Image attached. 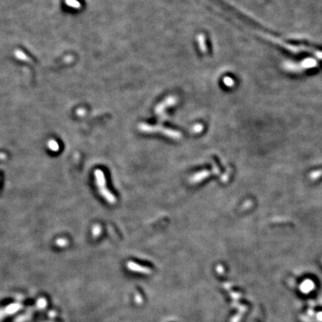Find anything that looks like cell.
I'll use <instances>...</instances> for the list:
<instances>
[{
	"mask_svg": "<svg viewBox=\"0 0 322 322\" xmlns=\"http://www.w3.org/2000/svg\"><path fill=\"white\" fill-rule=\"evenodd\" d=\"M127 268L132 270L133 272H137V273H141V274H146L149 275L151 273V269H150L147 267H142V266L139 265L137 263H134L133 261H129L127 262Z\"/></svg>",
	"mask_w": 322,
	"mask_h": 322,
	"instance_id": "cell-1",
	"label": "cell"
},
{
	"mask_svg": "<svg viewBox=\"0 0 322 322\" xmlns=\"http://www.w3.org/2000/svg\"><path fill=\"white\" fill-rule=\"evenodd\" d=\"M314 287H315L314 283H313L311 280L307 279V280L303 281V284H301L300 290H301L303 293H304V294H307V293H310V291H312V290L314 289Z\"/></svg>",
	"mask_w": 322,
	"mask_h": 322,
	"instance_id": "cell-2",
	"label": "cell"
},
{
	"mask_svg": "<svg viewBox=\"0 0 322 322\" xmlns=\"http://www.w3.org/2000/svg\"><path fill=\"white\" fill-rule=\"evenodd\" d=\"M230 295H231V297H232L234 300H236V301H237V299H238V298H240V297H241V294H239L238 293H231V294H230Z\"/></svg>",
	"mask_w": 322,
	"mask_h": 322,
	"instance_id": "cell-3",
	"label": "cell"
},
{
	"mask_svg": "<svg viewBox=\"0 0 322 322\" xmlns=\"http://www.w3.org/2000/svg\"><path fill=\"white\" fill-rule=\"evenodd\" d=\"M242 318V315H241V313H239L238 315H236L235 317H234L233 319H232V320H231V322H238L239 320H240V319Z\"/></svg>",
	"mask_w": 322,
	"mask_h": 322,
	"instance_id": "cell-4",
	"label": "cell"
},
{
	"mask_svg": "<svg viewBox=\"0 0 322 322\" xmlns=\"http://www.w3.org/2000/svg\"><path fill=\"white\" fill-rule=\"evenodd\" d=\"M317 319L319 321L322 322V312H319L318 315H317Z\"/></svg>",
	"mask_w": 322,
	"mask_h": 322,
	"instance_id": "cell-5",
	"label": "cell"
},
{
	"mask_svg": "<svg viewBox=\"0 0 322 322\" xmlns=\"http://www.w3.org/2000/svg\"><path fill=\"white\" fill-rule=\"evenodd\" d=\"M224 288H225V289H227V290H229V289L231 288V285H230L229 284H227V283H225V284H224Z\"/></svg>",
	"mask_w": 322,
	"mask_h": 322,
	"instance_id": "cell-6",
	"label": "cell"
}]
</instances>
